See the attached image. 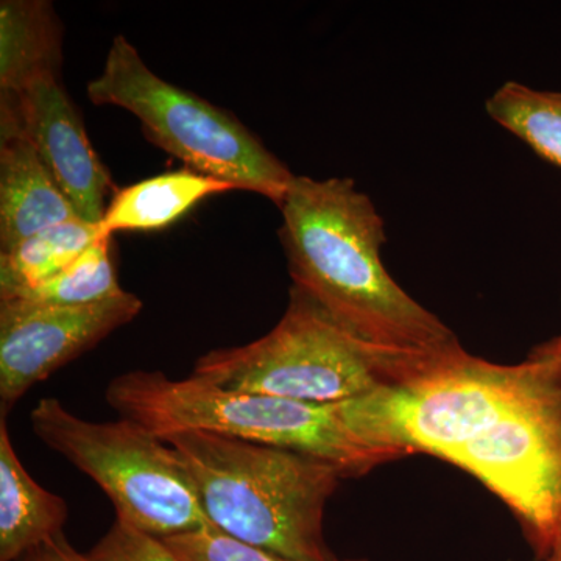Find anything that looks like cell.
<instances>
[{
  "label": "cell",
  "instance_id": "cell-1",
  "mask_svg": "<svg viewBox=\"0 0 561 561\" xmlns=\"http://www.w3.org/2000/svg\"><path fill=\"white\" fill-rule=\"evenodd\" d=\"M278 208L294 287L332 319L387 348H460L457 335L383 267V219L353 180L295 175Z\"/></svg>",
  "mask_w": 561,
  "mask_h": 561
},
{
  "label": "cell",
  "instance_id": "cell-2",
  "mask_svg": "<svg viewBox=\"0 0 561 561\" xmlns=\"http://www.w3.org/2000/svg\"><path fill=\"white\" fill-rule=\"evenodd\" d=\"M165 442L190 472L216 529L291 561H337L324 508L345 472L330 461L262 443L183 432Z\"/></svg>",
  "mask_w": 561,
  "mask_h": 561
},
{
  "label": "cell",
  "instance_id": "cell-3",
  "mask_svg": "<svg viewBox=\"0 0 561 561\" xmlns=\"http://www.w3.org/2000/svg\"><path fill=\"white\" fill-rule=\"evenodd\" d=\"M442 353L365 341L291 287L289 306L268 334L209 351L195 362L192 376L242 393L337 404L397 386Z\"/></svg>",
  "mask_w": 561,
  "mask_h": 561
},
{
  "label": "cell",
  "instance_id": "cell-4",
  "mask_svg": "<svg viewBox=\"0 0 561 561\" xmlns=\"http://www.w3.org/2000/svg\"><path fill=\"white\" fill-rule=\"evenodd\" d=\"M105 400L122 419L135 421L157 437L208 432L262 443L330 461L356 478L393 454L373 448L346 426L337 404H311L224 389L205 379H171L161 371L117 376Z\"/></svg>",
  "mask_w": 561,
  "mask_h": 561
},
{
  "label": "cell",
  "instance_id": "cell-5",
  "mask_svg": "<svg viewBox=\"0 0 561 561\" xmlns=\"http://www.w3.org/2000/svg\"><path fill=\"white\" fill-rule=\"evenodd\" d=\"M88 98L130 111L147 138L186 169L264 195L276 206L286 198L295 179L289 168L238 117L158 77L125 36L113 39Z\"/></svg>",
  "mask_w": 561,
  "mask_h": 561
},
{
  "label": "cell",
  "instance_id": "cell-6",
  "mask_svg": "<svg viewBox=\"0 0 561 561\" xmlns=\"http://www.w3.org/2000/svg\"><path fill=\"white\" fill-rule=\"evenodd\" d=\"M31 426L47 448L90 476L113 502L116 518L135 529L164 540L214 527L180 454L135 421H88L57 398H43Z\"/></svg>",
  "mask_w": 561,
  "mask_h": 561
},
{
  "label": "cell",
  "instance_id": "cell-7",
  "mask_svg": "<svg viewBox=\"0 0 561 561\" xmlns=\"http://www.w3.org/2000/svg\"><path fill=\"white\" fill-rule=\"evenodd\" d=\"M527 359L534 373L519 397L449 461L511 507L546 561L561 535V370Z\"/></svg>",
  "mask_w": 561,
  "mask_h": 561
},
{
  "label": "cell",
  "instance_id": "cell-8",
  "mask_svg": "<svg viewBox=\"0 0 561 561\" xmlns=\"http://www.w3.org/2000/svg\"><path fill=\"white\" fill-rule=\"evenodd\" d=\"M142 301L125 290L88 306L0 301L2 419L32 387L135 320Z\"/></svg>",
  "mask_w": 561,
  "mask_h": 561
},
{
  "label": "cell",
  "instance_id": "cell-9",
  "mask_svg": "<svg viewBox=\"0 0 561 561\" xmlns=\"http://www.w3.org/2000/svg\"><path fill=\"white\" fill-rule=\"evenodd\" d=\"M0 136L27 140L80 219L102 224L113 180L60 77L0 92Z\"/></svg>",
  "mask_w": 561,
  "mask_h": 561
},
{
  "label": "cell",
  "instance_id": "cell-10",
  "mask_svg": "<svg viewBox=\"0 0 561 561\" xmlns=\"http://www.w3.org/2000/svg\"><path fill=\"white\" fill-rule=\"evenodd\" d=\"M80 219L27 140L0 136V250Z\"/></svg>",
  "mask_w": 561,
  "mask_h": 561
},
{
  "label": "cell",
  "instance_id": "cell-11",
  "mask_svg": "<svg viewBox=\"0 0 561 561\" xmlns=\"http://www.w3.org/2000/svg\"><path fill=\"white\" fill-rule=\"evenodd\" d=\"M69 507L28 474L0 420V561H18L62 534Z\"/></svg>",
  "mask_w": 561,
  "mask_h": 561
},
{
  "label": "cell",
  "instance_id": "cell-12",
  "mask_svg": "<svg viewBox=\"0 0 561 561\" xmlns=\"http://www.w3.org/2000/svg\"><path fill=\"white\" fill-rule=\"evenodd\" d=\"M61 24L46 0L0 2V92L60 77Z\"/></svg>",
  "mask_w": 561,
  "mask_h": 561
},
{
  "label": "cell",
  "instance_id": "cell-13",
  "mask_svg": "<svg viewBox=\"0 0 561 561\" xmlns=\"http://www.w3.org/2000/svg\"><path fill=\"white\" fill-rule=\"evenodd\" d=\"M228 191L236 187L191 169L162 173L116 191L101 225L111 236L117 231L162 230L203 198Z\"/></svg>",
  "mask_w": 561,
  "mask_h": 561
},
{
  "label": "cell",
  "instance_id": "cell-14",
  "mask_svg": "<svg viewBox=\"0 0 561 561\" xmlns=\"http://www.w3.org/2000/svg\"><path fill=\"white\" fill-rule=\"evenodd\" d=\"M106 234L101 224L73 219L0 251V301L50 279Z\"/></svg>",
  "mask_w": 561,
  "mask_h": 561
},
{
  "label": "cell",
  "instance_id": "cell-15",
  "mask_svg": "<svg viewBox=\"0 0 561 561\" xmlns=\"http://www.w3.org/2000/svg\"><path fill=\"white\" fill-rule=\"evenodd\" d=\"M502 128L530 147L542 160L561 168V92L538 91L507 81L485 103Z\"/></svg>",
  "mask_w": 561,
  "mask_h": 561
},
{
  "label": "cell",
  "instance_id": "cell-16",
  "mask_svg": "<svg viewBox=\"0 0 561 561\" xmlns=\"http://www.w3.org/2000/svg\"><path fill=\"white\" fill-rule=\"evenodd\" d=\"M124 291L117 279L111 236H103L70 262L65 271L10 300L50 306H88L119 297Z\"/></svg>",
  "mask_w": 561,
  "mask_h": 561
},
{
  "label": "cell",
  "instance_id": "cell-17",
  "mask_svg": "<svg viewBox=\"0 0 561 561\" xmlns=\"http://www.w3.org/2000/svg\"><path fill=\"white\" fill-rule=\"evenodd\" d=\"M161 541L181 561H291L236 540L216 527L187 531Z\"/></svg>",
  "mask_w": 561,
  "mask_h": 561
},
{
  "label": "cell",
  "instance_id": "cell-18",
  "mask_svg": "<svg viewBox=\"0 0 561 561\" xmlns=\"http://www.w3.org/2000/svg\"><path fill=\"white\" fill-rule=\"evenodd\" d=\"M90 556L95 561H181L160 538L150 537L119 518Z\"/></svg>",
  "mask_w": 561,
  "mask_h": 561
},
{
  "label": "cell",
  "instance_id": "cell-19",
  "mask_svg": "<svg viewBox=\"0 0 561 561\" xmlns=\"http://www.w3.org/2000/svg\"><path fill=\"white\" fill-rule=\"evenodd\" d=\"M18 561H95L90 553L84 556L73 548L65 535L60 534L43 545L36 546L31 552L25 553Z\"/></svg>",
  "mask_w": 561,
  "mask_h": 561
},
{
  "label": "cell",
  "instance_id": "cell-20",
  "mask_svg": "<svg viewBox=\"0 0 561 561\" xmlns=\"http://www.w3.org/2000/svg\"><path fill=\"white\" fill-rule=\"evenodd\" d=\"M530 356L556 362L561 370V342L557 337L531 350Z\"/></svg>",
  "mask_w": 561,
  "mask_h": 561
},
{
  "label": "cell",
  "instance_id": "cell-21",
  "mask_svg": "<svg viewBox=\"0 0 561 561\" xmlns=\"http://www.w3.org/2000/svg\"><path fill=\"white\" fill-rule=\"evenodd\" d=\"M546 561H561V535L559 541H557L556 548H553V551L551 552V556H549V559Z\"/></svg>",
  "mask_w": 561,
  "mask_h": 561
},
{
  "label": "cell",
  "instance_id": "cell-22",
  "mask_svg": "<svg viewBox=\"0 0 561 561\" xmlns=\"http://www.w3.org/2000/svg\"><path fill=\"white\" fill-rule=\"evenodd\" d=\"M557 339H559V341L561 342V335H559V337H557Z\"/></svg>",
  "mask_w": 561,
  "mask_h": 561
}]
</instances>
